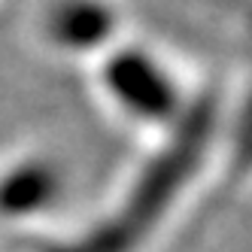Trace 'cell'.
Listing matches in <instances>:
<instances>
[{
  "label": "cell",
  "instance_id": "3957f363",
  "mask_svg": "<svg viewBox=\"0 0 252 252\" xmlns=\"http://www.w3.org/2000/svg\"><path fill=\"white\" fill-rule=\"evenodd\" d=\"M64 197V170L43 155L22 158L0 173V216L28 219L52 210Z\"/></svg>",
  "mask_w": 252,
  "mask_h": 252
},
{
  "label": "cell",
  "instance_id": "277c9868",
  "mask_svg": "<svg viewBox=\"0 0 252 252\" xmlns=\"http://www.w3.org/2000/svg\"><path fill=\"white\" fill-rule=\"evenodd\" d=\"M116 12L103 0H58L46 15V37L67 52L97 49L113 37Z\"/></svg>",
  "mask_w": 252,
  "mask_h": 252
},
{
  "label": "cell",
  "instance_id": "6da1fadb",
  "mask_svg": "<svg viewBox=\"0 0 252 252\" xmlns=\"http://www.w3.org/2000/svg\"><path fill=\"white\" fill-rule=\"evenodd\" d=\"M204 131H207V125L201 113L186 119L179 125V137H173L170 146L161 149L155 161H149V167L140 173L131 194L106 219V225L97 231H88L82 240L70 243L64 249H55V252H131L173 204L179 186L186 183V173L191 170L194 158H197Z\"/></svg>",
  "mask_w": 252,
  "mask_h": 252
},
{
  "label": "cell",
  "instance_id": "7a4b0ae2",
  "mask_svg": "<svg viewBox=\"0 0 252 252\" xmlns=\"http://www.w3.org/2000/svg\"><path fill=\"white\" fill-rule=\"evenodd\" d=\"M103 88L128 116L167 125L179 116V88L173 76L143 49H119L103 64Z\"/></svg>",
  "mask_w": 252,
  "mask_h": 252
}]
</instances>
